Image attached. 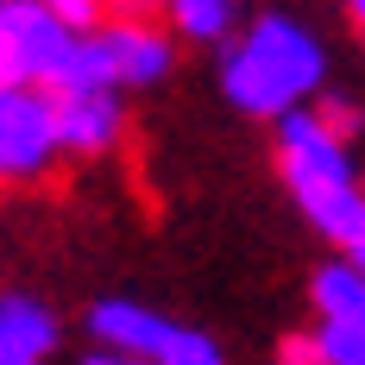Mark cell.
<instances>
[{"mask_svg":"<svg viewBox=\"0 0 365 365\" xmlns=\"http://www.w3.org/2000/svg\"><path fill=\"white\" fill-rule=\"evenodd\" d=\"M328 76V51L322 38L309 32L290 13H258L246 32L227 44L220 57V88L240 113H264V120H284L296 113Z\"/></svg>","mask_w":365,"mask_h":365,"instance_id":"1","label":"cell"},{"mask_svg":"<svg viewBox=\"0 0 365 365\" xmlns=\"http://www.w3.org/2000/svg\"><path fill=\"white\" fill-rule=\"evenodd\" d=\"M277 164L302 202V215L328 233L334 246H365V182L353 177L346 139H334L315 108H296L277 120Z\"/></svg>","mask_w":365,"mask_h":365,"instance_id":"2","label":"cell"},{"mask_svg":"<svg viewBox=\"0 0 365 365\" xmlns=\"http://www.w3.org/2000/svg\"><path fill=\"white\" fill-rule=\"evenodd\" d=\"M82 32H70L44 0H0V88L63 95Z\"/></svg>","mask_w":365,"mask_h":365,"instance_id":"3","label":"cell"},{"mask_svg":"<svg viewBox=\"0 0 365 365\" xmlns=\"http://www.w3.org/2000/svg\"><path fill=\"white\" fill-rule=\"evenodd\" d=\"M63 151L57 95L44 88H0V170L6 177H44Z\"/></svg>","mask_w":365,"mask_h":365,"instance_id":"4","label":"cell"},{"mask_svg":"<svg viewBox=\"0 0 365 365\" xmlns=\"http://www.w3.org/2000/svg\"><path fill=\"white\" fill-rule=\"evenodd\" d=\"M88 334H95L101 353H126V359H151L158 365V353L170 346L177 322H164V315L145 309V302H120V296H108V302L88 309Z\"/></svg>","mask_w":365,"mask_h":365,"instance_id":"5","label":"cell"},{"mask_svg":"<svg viewBox=\"0 0 365 365\" xmlns=\"http://www.w3.org/2000/svg\"><path fill=\"white\" fill-rule=\"evenodd\" d=\"M101 57H108L113 70V88H151V82H164L170 70V38L158 32V26H126V19H108L101 32Z\"/></svg>","mask_w":365,"mask_h":365,"instance_id":"6","label":"cell"},{"mask_svg":"<svg viewBox=\"0 0 365 365\" xmlns=\"http://www.w3.org/2000/svg\"><path fill=\"white\" fill-rule=\"evenodd\" d=\"M57 126H63V151L101 158V151L120 145L126 108H120V95H63V101H57Z\"/></svg>","mask_w":365,"mask_h":365,"instance_id":"7","label":"cell"},{"mask_svg":"<svg viewBox=\"0 0 365 365\" xmlns=\"http://www.w3.org/2000/svg\"><path fill=\"white\" fill-rule=\"evenodd\" d=\"M57 353V315L38 296H0V365H44Z\"/></svg>","mask_w":365,"mask_h":365,"instance_id":"8","label":"cell"},{"mask_svg":"<svg viewBox=\"0 0 365 365\" xmlns=\"http://www.w3.org/2000/svg\"><path fill=\"white\" fill-rule=\"evenodd\" d=\"M309 296H315L322 322H359V315H365V271L353 264V258H334V264L315 271Z\"/></svg>","mask_w":365,"mask_h":365,"instance_id":"9","label":"cell"},{"mask_svg":"<svg viewBox=\"0 0 365 365\" xmlns=\"http://www.w3.org/2000/svg\"><path fill=\"white\" fill-rule=\"evenodd\" d=\"M164 13H170V26L182 38H202V44L233 32V0H170Z\"/></svg>","mask_w":365,"mask_h":365,"instance_id":"10","label":"cell"},{"mask_svg":"<svg viewBox=\"0 0 365 365\" xmlns=\"http://www.w3.org/2000/svg\"><path fill=\"white\" fill-rule=\"evenodd\" d=\"M158 365H227V359H220V346L208 340V334L177 328V334H170V346L158 353Z\"/></svg>","mask_w":365,"mask_h":365,"instance_id":"11","label":"cell"},{"mask_svg":"<svg viewBox=\"0 0 365 365\" xmlns=\"http://www.w3.org/2000/svg\"><path fill=\"white\" fill-rule=\"evenodd\" d=\"M277 365H334V359L322 346V334H284L277 340Z\"/></svg>","mask_w":365,"mask_h":365,"instance_id":"12","label":"cell"},{"mask_svg":"<svg viewBox=\"0 0 365 365\" xmlns=\"http://www.w3.org/2000/svg\"><path fill=\"white\" fill-rule=\"evenodd\" d=\"M44 6H51L70 32L88 38V32H101V6H108V0H44Z\"/></svg>","mask_w":365,"mask_h":365,"instance_id":"13","label":"cell"},{"mask_svg":"<svg viewBox=\"0 0 365 365\" xmlns=\"http://www.w3.org/2000/svg\"><path fill=\"white\" fill-rule=\"evenodd\" d=\"M322 126H328L334 139H353V133H359V108H353V101H346V95H322Z\"/></svg>","mask_w":365,"mask_h":365,"instance_id":"14","label":"cell"},{"mask_svg":"<svg viewBox=\"0 0 365 365\" xmlns=\"http://www.w3.org/2000/svg\"><path fill=\"white\" fill-rule=\"evenodd\" d=\"M82 365H151V359H126V353H88Z\"/></svg>","mask_w":365,"mask_h":365,"instance_id":"15","label":"cell"},{"mask_svg":"<svg viewBox=\"0 0 365 365\" xmlns=\"http://www.w3.org/2000/svg\"><path fill=\"white\" fill-rule=\"evenodd\" d=\"M346 13H353V19H359V26H365V0H346Z\"/></svg>","mask_w":365,"mask_h":365,"instance_id":"16","label":"cell"},{"mask_svg":"<svg viewBox=\"0 0 365 365\" xmlns=\"http://www.w3.org/2000/svg\"><path fill=\"white\" fill-rule=\"evenodd\" d=\"M346 258H353V264H359V271H365V246H353V252H346Z\"/></svg>","mask_w":365,"mask_h":365,"instance_id":"17","label":"cell"}]
</instances>
